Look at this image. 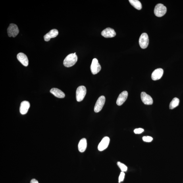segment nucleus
Segmentation results:
<instances>
[{
  "label": "nucleus",
  "mask_w": 183,
  "mask_h": 183,
  "mask_svg": "<svg viewBox=\"0 0 183 183\" xmlns=\"http://www.w3.org/2000/svg\"><path fill=\"white\" fill-rule=\"evenodd\" d=\"M141 98L143 103L146 105L153 104V101L152 98L145 92H142L141 94Z\"/></svg>",
  "instance_id": "nucleus-9"
},
{
  "label": "nucleus",
  "mask_w": 183,
  "mask_h": 183,
  "mask_svg": "<svg viewBox=\"0 0 183 183\" xmlns=\"http://www.w3.org/2000/svg\"><path fill=\"white\" fill-rule=\"evenodd\" d=\"M101 35L105 38H112L116 35L115 31L113 29L108 28L103 30L101 32Z\"/></svg>",
  "instance_id": "nucleus-10"
},
{
  "label": "nucleus",
  "mask_w": 183,
  "mask_h": 183,
  "mask_svg": "<svg viewBox=\"0 0 183 183\" xmlns=\"http://www.w3.org/2000/svg\"><path fill=\"white\" fill-rule=\"evenodd\" d=\"M87 147V141L86 139L83 138L81 139L78 145L79 151L80 152H84L86 150Z\"/></svg>",
  "instance_id": "nucleus-17"
},
{
  "label": "nucleus",
  "mask_w": 183,
  "mask_h": 183,
  "mask_svg": "<svg viewBox=\"0 0 183 183\" xmlns=\"http://www.w3.org/2000/svg\"><path fill=\"white\" fill-rule=\"evenodd\" d=\"M59 34V31L55 29L51 30L44 36L45 41H48L51 38H55Z\"/></svg>",
  "instance_id": "nucleus-14"
},
{
  "label": "nucleus",
  "mask_w": 183,
  "mask_h": 183,
  "mask_svg": "<svg viewBox=\"0 0 183 183\" xmlns=\"http://www.w3.org/2000/svg\"><path fill=\"white\" fill-rule=\"evenodd\" d=\"M30 183H39L35 179H33L31 180L30 182Z\"/></svg>",
  "instance_id": "nucleus-24"
},
{
  "label": "nucleus",
  "mask_w": 183,
  "mask_h": 183,
  "mask_svg": "<svg viewBox=\"0 0 183 183\" xmlns=\"http://www.w3.org/2000/svg\"><path fill=\"white\" fill-rule=\"evenodd\" d=\"M142 139L143 141H145V142H151L152 141L153 138L152 137L147 136L143 137Z\"/></svg>",
  "instance_id": "nucleus-21"
},
{
  "label": "nucleus",
  "mask_w": 183,
  "mask_h": 183,
  "mask_svg": "<svg viewBox=\"0 0 183 183\" xmlns=\"http://www.w3.org/2000/svg\"><path fill=\"white\" fill-rule=\"evenodd\" d=\"M17 59L22 65L25 66L28 65L29 61L27 56L22 53H19L17 55Z\"/></svg>",
  "instance_id": "nucleus-15"
},
{
  "label": "nucleus",
  "mask_w": 183,
  "mask_h": 183,
  "mask_svg": "<svg viewBox=\"0 0 183 183\" xmlns=\"http://www.w3.org/2000/svg\"><path fill=\"white\" fill-rule=\"evenodd\" d=\"M125 176V173L124 172H122L120 173L119 177V182H120L123 181L124 179Z\"/></svg>",
  "instance_id": "nucleus-22"
},
{
  "label": "nucleus",
  "mask_w": 183,
  "mask_h": 183,
  "mask_svg": "<svg viewBox=\"0 0 183 183\" xmlns=\"http://www.w3.org/2000/svg\"><path fill=\"white\" fill-rule=\"evenodd\" d=\"M163 70L162 68H157L154 71L152 74V78L154 80H159L163 76Z\"/></svg>",
  "instance_id": "nucleus-12"
},
{
  "label": "nucleus",
  "mask_w": 183,
  "mask_h": 183,
  "mask_svg": "<svg viewBox=\"0 0 183 183\" xmlns=\"http://www.w3.org/2000/svg\"><path fill=\"white\" fill-rule=\"evenodd\" d=\"M87 93L86 87L84 86H80L77 89L76 91V100L78 102L82 101L84 99Z\"/></svg>",
  "instance_id": "nucleus-3"
},
{
  "label": "nucleus",
  "mask_w": 183,
  "mask_h": 183,
  "mask_svg": "<svg viewBox=\"0 0 183 183\" xmlns=\"http://www.w3.org/2000/svg\"><path fill=\"white\" fill-rule=\"evenodd\" d=\"M144 129L142 128L136 129L134 130V132L135 134H140L144 131Z\"/></svg>",
  "instance_id": "nucleus-23"
},
{
  "label": "nucleus",
  "mask_w": 183,
  "mask_h": 183,
  "mask_svg": "<svg viewBox=\"0 0 183 183\" xmlns=\"http://www.w3.org/2000/svg\"><path fill=\"white\" fill-rule=\"evenodd\" d=\"M7 32L9 37H15L19 33V30L16 24H11L8 28Z\"/></svg>",
  "instance_id": "nucleus-5"
},
{
  "label": "nucleus",
  "mask_w": 183,
  "mask_h": 183,
  "mask_svg": "<svg viewBox=\"0 0 183 183\" xmlns=\"http://www.w3.org/2000/svg\"><path fill=\"white\" fill-rule=\"evenodd\" d=\"M180 100L177 98L175 97L173 99L171 102L170 103L169 108L170 109H173L177 107L179 105Z\"/></svg>",
  "instance_id": "nucleus-19"
},
{
  "label": "nucleus",
  "mask_w": 183,
  "mask_h": 183,
  "mask_svg": "<svg viewBox=\"0 0 183 183\" xmlns=\"http://www.w3.org/2000/svg\"><path fill=\"white\" fill-rule=\"evenodd\" d=\"M128 96V92L127 91H124L120 93L118 97L116 103L119 106L122 105L125 101L127 98Z\"/></svg>",
  "instance_id": "nucleus-11"
},
{
  "label": "nucleus",
  "mask_w": 183,
  "mask_h": 183,
  "mask_svg": "<svg viewBox=\"0 0 183 183\" xmlns=\"http://www.w3.org/2000/svg\"><path fill=\"white\" fill-rule=\"evenodd\" d=\"M101 69V66L98 60L96 59H93L91 66V70L92 73L96 74L100 71Z\"/></svg>",
  "instance_id": "nucleus-7"
},
{
  "label": "nucleus",
  "mask_w": 183,
  "mask_h": 183,
  "mask_svg": "<svg viewBox=\"0 0 183 183\" xmlns=\"http://www.w3.org/2000/svg\"><path fill=\"white\" fill-rule=\"evenodd\" d=\"M110 141V139L109 137L106 136L103 137L98 147V150L102 151L106 149L109 145Z\"/></svg>",
  "instance_id": "nucleus-8"
},
{
  "label": "nucleus",
  "mask_w": 183,
  "mask_h": 183,
  "mask_svg": "<svg viewBox=\"0 0 183 183\" xmlns=\"http://www.w3.org/2000/svg\"><path fill=\"white\" fill-rule=\"evenodd\" d=\"M30 107V103L29 102L24 101L21 103L20 107V112L22 115H24L27 113Z\"/></svg>",
  "instance_id": "nucleus-13"
},
{
  "label": "nucleus",
  "mask_w": 183,
  "mask_h": 183,
  "mask_svg": "<svg viewBox=\"0 0 183 183\" xmlns=\"http://www.w3.org/2000/svg\"><path fill=\"white\" fill-rule=\"evenodd\" d=\"M78 58L76 53L70 54L66 57L64 61V64L66 67L73 66L78 61Z\"/></svg>",
  "instance_id": "nucleus-1"
},
{
  "label": "nucleus",
  "mask_w": 183,
  "mask_h": 183,
  "mask_svg": "<svg viewBox=\"0 0 183 183\" xmlns=\"http://www.w3.org/2000/svg\"><path fill=\"white\" fill-rule=\"evenodd\" d=\"M149 38L148 35L146 33H143L141 35L139 39V44L141 48L145 49L148 46Z\"/></svg>",
  "instance_id": "nucleus-4"
},
{
  "label": "nucleus",
  "mask_w": 183,
  "mask_h": 183,
  "mask_svg": "<svg viewBox=\"0 0 183 183\" xmlns=\"http://www.w3.org/2000/svg\"><path fill=\"white\" fill-rule=\"evenodd\" d=\"M167 8L163 4H158L156 6L154 13L158 17H161L165 15L167 12Z\"/></svg>",
  "instance_id": "nucleus-2"
},
{
  "label": "nucleus",
  "mask_w": 183,
  "mask_h": 183,
  "mask_svg": "<svg viewBox=\"0 0 183 183\" xmlns=\"http://www.w3.org/2000/svg\"><path fill=\"white\" fill-rule=\"evenodd\" d=\"M50 92L55 97L59 98H64L65 96V95L63 92L57 88H52Z\"/></svg>",
  "instance_id": "nucleus-16"
},
{
  "label": "nucleus",
  "mask_w": 183,
  "mask_h": 183,
  "mask_svg": "<svg viewBox=\"0 0 183 183\" xmlns=\"http://www.w3.org/2000/svg\"><path fill=\"white\" fill-rule=\"evenodd\" d=\"M117 165L118 167L120 168L122 172H126L128 169V168L124 164L122 163L121 162H118Z\"/></svg>",
  "instance_id": "nucleus-20"
},
{
  "label": "nucleus",
  "mask_w": 183,
  "mask_h": 183,
  "mask_svg": "<svg viewBox=\"0 0 183 183\" xmlns=\"http://www.w3.org/2000/svg\"><path fill=\"white\" fill-rule=\"evenodd\" d=\"M129 1L131 5L136 9L140 10L142 8V5L140 1L138 0H129Z\"/></svg>",
  "instance_id": "nucleus-18"
},
{
  "label": "nucleus",
  "mask_w": 183,
  "mask_h": 183,
  "mask_svg": "<svg viewBox=\"0 0 183 183\" xmlns=\"http://www.w3.org/2000/svg\"><path fill=\"white\" fill-rule=\"evenodd\" d=\"M105 101V97L104 96H101L99 98L94 107V110L96 113H98L103 109Z\"/></svg>",
  "instance_id": "nucleus-6"
}]
</instances>
